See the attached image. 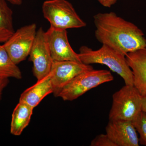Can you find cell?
I'll use <instances>...</instances> for the list:
<instances>
[{
	"label": "cell",
	"instance_id": "1",
	"mask_svg": "<svg viewBox=\"0 0 146 146\" xmlns=\"http://www.w3.org/2000/svg\"><path fill=\"white\" fill-rule=\"evenodd\" d=\"M94 19L95 36L102 44L125 56L146 46V39L141 29L115 12L98 13Z\"/></svg>",
	"mask_w": 146,
	"mask_h": 146
},
{
	"label": "cell",
	"instance_id": "2",
	"mask_svg": "<svg viewBox=\"0 0 146 146\" xmlns=\"http://www.w3.org/2000/svg\"><path fill=\"white\" fill-rule=\"evenodd\" d=\"M78 54L84 64L106 65L123 78L125 85H133V73L128 65L125 56L113 48L102 44L99 49L93 50L86 46H82L79 49Z\"/></svg>",
	"mask_w": 146,
	"mask_h": 146
},
{
	"label": "cell",
	"instance_id": "3",
	"mask_svg": "<svg viewBox=\"0 0 146 146\" xmlns=\"http://www.w3.org/2000/svg\"><path fill=\"white\" fill-rule=\"evenodd\" d=\"M143 96L134 85H125L112 96L109 120L133 122L142 110Z\"/></svg>",
	"mask_w": 146,
	"mask_h": 146
},
{
	"label": "cell",
	"instance_id": "4",
	"mask_svg": "<svg viewBox=\"0 0 146 146\" xmlns=\"http://www.w3.org/2000/svg\"><path fill=\"white\" fill-rule=\"evenodd\" d=\"M42 11L44 17L54 28L67 30L86 26V23L67 0H47L43 3Z\"/></svg>",
	"mask_w": 146,
	"mask_h": 146
},
{
	"label": "cell",
	"instance_id": "5",
	"mask_svg": "<svg viewBox=\"0 0 146 146\" xmlns=\"http://www.w3.org/2000/svg\"><path fill=\"white\" fill-rule=\"evenodd\" d=\"M113 80L112 74L107 70L93 69L85 71L73 78L63 88L58 97L64 101H71L91 89Z\"/></svg>",
	"mask_w": 146,
	"mask_h": 146
},
{
	"label": "cell",
	"instance_id": "6",
	"mask_svg": "<svg viewBox=\"0 0 146 146\" xmlns=\"http://www.w3.org/2000/svg\"><path fill=\"white\" fill-rule=\"evenodd\" d=\"M36 32L35 23L21 27L15 31L3 44L9 56L17 65L29 56Z\"/></svg>",
	"mask_w": 146,
	"mask_h": 146
},
{
	"label": "cell",
	"instance_id": "7",
	"mask_svg": "<svg viewBox=\"0 0 146 146\" xmlns=\"http://www.w3.org/2000/svg\"><path fill=\"white\" fill-rule=\"evenodd\" d=\"M33 63V73L37 80L48 75L50 72L52 60L47 42L46 31L42 27L37 31L29 54Z\"/></svg>",
	"mask_w": 146,
	"mask_h": 146
},
{
	"label": "cell",
	"instance_id": "8",
	"mask_svg": "<svg viewBox=\"0 0 146 146\" xmlns=\"http://www.w3.org/2000/svg\"><path fill=\"white\" fill-rule=\"evenodd\" d=\"M93 69L90 65L73 61H53L50 72L53 93L58 97L63 88L79 74Z\"/></svg>",
	"mask_w": 146,
	"mask_h": 146
},
{
	"label": "cell",
	"instance_id": "9",
	"mask_svg": "<svg viewBox=\"0 0 146 146\" xmlns=\"http://www.w3.org/2000/svg\"><path fill=\"white\" fill-rule=\"evenodd\" d=\"M67 30L58 29L50 27L46 31L50 52L53 61H73L82 63L72 48L68 39Z\"/></svg>",
	"mask_w": 146,
	"mask_h": 146
},
{
	"label": "cell",
	"instance_id": "10",
	"mask_svg": "<svg viewBox=\"0 0 146 146\" xmlns=\"http://www.w3.org/2000/svg\"><path fill=\"white\" fill-rule=\"evenodd\" d=\"M106 134L116 146H138L139 138L133 122L109 120L106 127Z\"/></svg>",
	"mask_w": 146,
	"mask_h": 146
},
{
	"label": "cell",
	"instance_id": "11",
	"mask_svg": "<svg viewBox=\"0 0 146 146\" xmlns=\"http://www.w3.org/2000/svg\"><path fill=\"white\" fill-rule=\"evenodd\" d=\"M125 58L133 73V85L142 96L146 95V46L129 53Z\"/></svg>",
	"mask_w": 146,
	"mask_h": 146
},
{
	"label": "cell",
	"instance_id": "12",
	"mask_svg": "<svg viewBox=\"0 0 146 146\" xmlns=\"http://www.w3.org/2000/svg\"><path fill=\"white\" fill-rule=\"evenodd\" d=\"M52 93V86L49 74L37 80L34 85L25 90L21 94L19 101L25 103L34 108L44 98Z\"/></svg>",
	"mask_w": 146,
	"mask_h": 146
},
{
	"label": "cell",
	"instance_id": "13",
	"mask_svg": "<svg viewBox=\"0 0 146 146\" xmlns=\"http://www.w3.org/2000/svg\"><path fill=\"white\" fill-rule=\"evenodd\" d=\"M34 108L23 102L19 101L13 110L11 117L10 133L14 136L22 134L29 125Z\"/></svg>",
	"mask_w": 146,
	"mask_h": 146
},
{
	"label": "cell",
	"instance_id": "14",
	"mask_svg": "<svg viewBox=\"0 0 146 146\" xmlns=\"http://www.w3.org/2000/svg\"><path fill=\"white\" fill-rule=\"evenodd\" d=\"M15 32L13 12L5 0H0V43L6 42Z\"/></svg>",
	"mask_w": 146,
	"mask_h": 146
},
{
	"label": "cell",
	"instance_id": "15",
	"mask_svg": "<svg viewBox=\"0 0 146 146\" xmlns=\"http://www.w3.org/2000/svg\"><path fill=\"white\" fill-rule=\"evenodd\" d=\"M0 77L21 79L22 72L9 56L3 45L0 44Z\"/></svg>",
	"mask_w": 146,
	"mask_h": 146
},
{
	"label": "cell",
	"instance_id": "16",
	"mask_svg": "<svg viewBox=\"0 0 146 146\" xmlns=\"http://www.w3.org/2000/svg\"><path fill=\"white\" fill-rule=\"evenodd\" d=\"M136 131L139 133V143L146 146V113L141 111L138 117L133 122Z\"/></svg>",
	"mask_w": 146,
	"mask_h": 146
},
{
	"label": "cell",
	"instance_id": "17",
	"mask_svg": "<svg viewBox=\"0 0 146 146\" xmlns=\"http://www.w3.org/2000/svg\"><path fill=\"white\" fill-rule=\"evenodd\" d=\"M91 146H116L107 134H101L91 141Z\"/></svg>",
	"mask_w": 146,
	"mask_h": 146
},
{
	"label": "cell",
	"instance_id": "18",
	"mask_svg": "<svg viewBox=\"0 0 146 146\" xmlns=\"http://www.w3.org/2000/svg\"><path fill=\"white\" fill-rule=\"evenodd\" d=\"M9 82V78L0 77V101L1 100L3 91L8 85Z\"/></svg>",
	"mask_w": 146,
	"mask_h": 146
},
{
	"label": "cell",
	"instance_id": "19",
	"mask_svg": "<svg viewBox=\"0 0 146 146\" xmlns=\"http://www.w3.org/2000/svg\"><path fill=\"white\" fill-rule=\"evenodd\" d=\"M99 2L106 7L110 8L112 5H115L118 0H98Z\"/></svg>",
	"mask_w": 146,
	"mask_h": 146
},
{
	"label": "cell",
	"instance_id": "20",
	"mask_svg": "<svg viewBox=\"0 0 146 146\" xmlns=\"http://www.w3.org/2000/svg\"><path fill=\"white\" fill-rule=\"evenodd\" d=\"M7 1L10 3L11 4L16 5H20L23 3L22 0H5Z\"/></svg>",
	"mask_w": 146,
	"mask_h": 146
},
{
	"label": "cell",
	"instance_id": "21",
	"mask_svg": "<svg viewBox=\"0 0 146 146\" xmlns=\"http://www.w3.org/2000/svg\"><path fill=\"white\" fill-rule=\"evenodd\" d=\"M143 96L142 110L146 113V95Z\"/></svg>",
	"mask_w": 146,
	"mask_h": 146
}]
</instances>
